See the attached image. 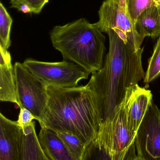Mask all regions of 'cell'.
<instances>
[{
  "instance_id": "6da1fadb",
  "label": "cell",
  "mask_w": 160,
  "mask_h": 160,
  "mask_svg": "<svg viewBox=\"0 0 160 160\" xmlns=\"http://www.w3.org/2000/svg\"><path fill=\"white\" fill-rule=\"evenodd\" d=\"M109 51L103 68L92 74L88 84L95 97L101 124L114 117L129 88L144 78V48L136 50L111 31L106 32Z\"/></svg>"
},
{
  "instance_id": "7a4b0ae2",
  "label": "cell",
  "mask_w": 160,
  "mask_h": 160,
  "mask_svg": "<svg viewBox=\"0 0 160 160\" xmlns=\"http://www.w3.org/2000/svg\"><path fill=\"white\" fill-rule=\"evenodd\" d=\"M47 90L48 104L39 123L41 128L72 133L90 146L96 138L101 120L88 83L70 88L48 86Z\"/></svg>"
},
{
  "instance_id": "3957f363",
  "label": "cell",
  "mask_w": 160,
  "mask_h": 160,
  "mask_svg": "<svg viewBox=\"0 0 160 160\" xmlns=\"http://www.w3.org/2000/svg\"><path fill=\"white\" fill-rule=\"evenodd\" d=\"M53 46L60 52L64 61H70L90 74L103 68L106 38L95 23L80 18L51 31Z\"/></svg>"
},
{
  "instance_id": "277c9868",
  "label": "cell",
  "mask_w": 160,
  "mask_h": 160,
  "mask_svg": "<svg viewBox=\"0 0 160 160\" xmlns=\"http://www.w3.org/2000/svg\"><path fill=\"white\" fill-rule=\"evenodd\" d=\"M111 120L101 123L95 142L106 151L111 160H124L137 133L129 127L127 106L130 89Z\"/></svg>"
},
{
  "instance_id": "5b68a950",
  "label": "cell",
  "mask_w": 160,
  "mask_h": 160,
  "mask_svg": "<svg viewBox=\"0 0 160 160\" xmlns=\"http://www.w3.org/2000/svg\"><path fill=\"white\" fill-rule=\"evenodd\" d=\"M14 68L18 107L30 111L40 123L48 104V86L33 74L23 63L17 62Z\"/></svg>"
},
{
  "instance_id": "8992f818",
  "label": "cell",
  "mask_w": 160,
  "mask_h": 160,
  "mask_svg": "<svg viewBox=\"0 0 160 160\" xmlns=\"http://www.w3.org/2000/svg\"><path fill=\"white\" fill-rule=\"evenodd\" d=\"M98 14L99 20L95 23L101 32L112 31L125 44L130 43L137 51L141 48L144 38L127 14L126 0H106Z\"/></svg>"
},
{
  "instance_id": "52a82bcc",
  "label": "cell",
  "mask_w": 160,
  "mask_h": 160,
  "mask_svg": "<svg viewBox=\"0 0 160 160\" xmlns=\"http://www.w3.org/2000/svg\"><path fill=\"white\" fill-rule=\"evenodd\" d=\"M24 65L48 86L58 88L77 86L81 80L87 79L90 73L80 66L66 61L56 62L27 59Z\"/></svg>"
},
{
  "instance_id": "ba28073f",
  "label": "cell",
  "mask_w": 160,
  "mask_h": 160,
  "mask_svg": "<svg viewBox=\"0 0 160 160\" xmlns=\"http://www.w3.org/2000/svg\"><path fill=\"white\" fill-rule=\"evenodd\" d=\"M135 145L143 160H160V110L153 100L137 131Z\"/></svg>"
},
{
  "instance_id": "9c48e42d",
  "label": "cell",
  "mask_w": 160,
  "mask_h": 160,
  "mask_svg": "<svg viewBox=\"0 0 160 160\" xmlns=\"http://www.w3.org/2000/svg\"><path fill=\"white\" fill-rule=\"evenodd\" d=\"M23 152L22 128L0 113V160H23Z\"/></svg>"
},
{
  "instance_id": "30bf717a",
  "label": "cell",
  "mask_w": 160,
  "mask_h": 160,
  "mask_svg": "<svg viewBox=\"0 0 160 160\" xmlns=\"http://www.w3.org/2000/svg\"><path fill=\"white\" fill-rule=\"evenodd\" d=\"M153 100L151 91L141 88L138 84L129 91L127 106V117L129 127L132 131H137Z\"/></svg>"
},
{
  "instance_id": "8fae6325",
  "label": "cell",
  "mask_w": 160,
  "mask_h": 160,
  "mask_svg": "<svg viewBox=\"0 0 160 160\" xmlns=\"http://www.w3.org/2000/svg\"><path fill=\"white\" fill-rule=\"evenodd\" d=\"M0 100L16 103L19 106L17 96L14 67L8 51L0 47Z\"/></svg>"
},
{
  "instance_id": "7c38bea8",
  "label": "cell",
  "mask_w": 160,
  "mask_h": 160,
  "mask_svg": "<svg viewBox=\"0 0 160 160\" xmlns=\"http://www.w3.org/2000/svg\"><path fill=\"white\" fill-rule=\"evenodd\" d=\"M39 141L44 153L50 160H75L56 132L41 128Z\"/></svg>"
},
{
  "instance_id": "4fadbf2b",
  "label": "cell",
  "mask_w": 160,
  "mask_h": 160,
  "mask_svg": "<svg viewBox=\"0 0 160 160\" xmlns=\"http://www.w3.org/2000/svg\"><path fill=\"white\" fill-rule=\"evenodd\" d=\"M136 30L144 38L160 36V5H156L144 10L138 17Z\"/></svg>"
},
{
  "instance_id": "5bb4252c",
  "label": "cell",
  "mask_w": 160,
  "mask_h": 160,
  "mask_svg": "<svg viewBox=\"0 0 160 160\" xmlns=\"http://www.w3.org/2000/svg\"><path fill=\"white\" fill-rule=\"evenodd\" d=\"M23 135V160H50L44 153L35 131V122L22 129Z\"/></svg>"
},
{
  "instance_id": "9a60e30c",
  "label": "cell",
  "mask_w": 160,
  "mask_h": 160,
  "mask_svg": "<svg viewBox=\"0 0 160 160\" xmlns=\"http://www.w3.org/2000/svg\"><path fill=\"white\" fill-rule=\"evenodd\" d=\"M55 132L74 160H87L89 146L72 133L64 132Z\"/></svg>"
},
{
  "instance_id": "2e32d148",
  "label": "cell",
  "mask_w": 160,
  "mask_h": 160,
  "mask_svg": "<svg viewBox=\"0 0 160 160\" xmlns=\"http://www.w3.org/2000/svg\"><path fill=\"white\" fill-rule=\"evenodd\" d=\"M13 20L3 3H0V47L8 51L11 45L10 32Z\"/></svg>"
},
{
  "instance_id": "e0dca14e",
  "label": "cell",
  "mask_w": 160,
  "mask_h": 160,
  "mask_svg": "<svg viewBox=\"0 0 160 160\" xmlns=\"http://www.w3.org/2000/svg\"><path fill=\"white\" fill-rule=\"evenodd\" d=\"M160 76V36L155 45L152 56L148 61V66L144 78V82L149 83Z\"/></svg>"
},
{
  "instance_id": "ac0fdd59",
  "label": "cell",
  "mask_w": 160,
  "mask_h": 160,
  "mask_svg": "<svg viewBox=\"0 0 160 160\" xmlns=\"http://www.w3.org/2000/svg\"><path fill=\"white\" fill-rule=\"evenodd\" d=\"M156 5L154 0H126L127 14L135 26L139 16L147 8Z\"/></svg>"
},
{
  "instance_id": "d6986e66",
  "label": "cell",
  "mask_w": 160,
  "mask_h": 160,
  "mask_svg": "<svg viewBox=\"0 0 160 160\" xmlns=\"http://www.w3.org/2000/svg\"><path fill=\"white\" fill-rule=\"evenodd\" d=\"M135 142L132 145L124 160H133L136 154ZM87 160H111L106 151L94 141L88 148Z\"/></svg>"
},
{
  "instance_id": "ffe728a7",
  "label": "cell",
  "mask_w": 160,
  "mask_h": 160,
  "mask_svg": "<svg viewBox=\"0 0 160 160\" xmlns=\"http://www.w3.org/2000/svg\"><path fill=\"white\" fill-rule=\"evenodd\" d=\"M49 2V0H9L10 7L16 8L20 5H25L35 14H39Z\"/></svg>"
},
{
  "instance_id": "44dd1931",
  "label": "cell",
  "mask_w": 160,
  "mask_h": 160,
  "mask_svg": "<svg viewBox=\"0 0 160 160\" xmlns=\"http://www.w3.org/2000/svg\"><path fill=\"white\" fill-rule=\"evenodd\" d=\"M20 109V111L17 122L19 126L23 129L31 124L33 120L36 119V118L32 113L27 109L24 108H21Z\"/></svg>"
},
{
  "instance_id": "7402d4cb",
  "label": "cell",
  "mask_w": 160,
  "mask_h": 160,
  "mask_svg": "<svg viewBox=\"0 0 160 160\" xmlns=\"http://www.w3.org/2000/svg\"><path fill=\"white\" fill-rule=\"evenodd\" d=\"M133 160H143L140 158L139 156H138V155H136V156L134 157V158H133Z\"/></svg>"
},
{
  "instance_id": "603a6c76",
  "label": "cell",
  "mask_w": 160,
  "mask_h": 160,
  "mask_svg": "<svg viewBox=\"0 0 160 160\" xmlns=\"http://www.w3.org/2000/svg\"><path fill=\"white\" fill-rule=\"evenodd\" d=\"M156 3L157 5H160V0H154Z\"/></svg>"
}]
</instances>
